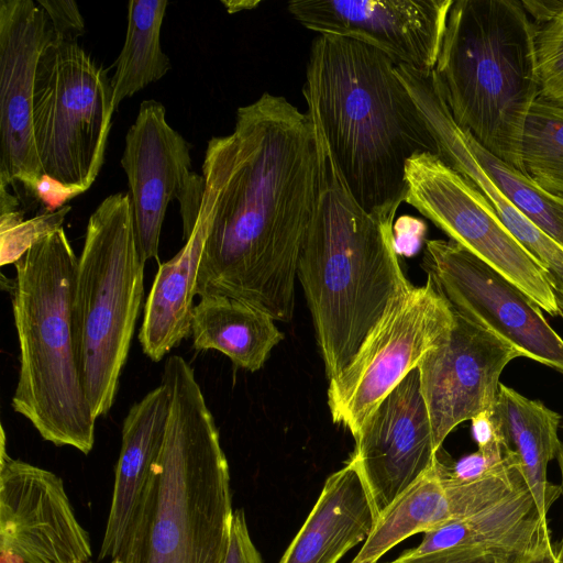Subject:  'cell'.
<instances>
[{
  "label": "cell",
  "mask_w": 563,
  "mask_h": 563,
  "mask_svg": "<svg viewBox=\"0 0 563 563\" xmlns=\"http://www.w3.org/2000/svg\"><path fill=\"white\" fill-rule=\"evenodd\" d=\"M454 309L428 277L406 283L389 300L350 364L329 380L332 421L353 438L384 398L440 342Z\"/></svg>",
  "instance_id": "9"
},
{
  "label": "cell",
  "mask_w": 563,
  "mask_h": 563,
  "mask_svg": "<svg viewBox=\"0 0 563 563\" xmlns=\"http://www.w3.org/2000/svg\"><path fill=\"white\" fill-rule=\"evenodd\" d=\"M520 356L514 345L454 309L451 325L417 367L438 451L459 424L493 409L503 371Z\"/></svg>",
  "instance_id": "13"
},
{
  "label": "cell",
  "mask_w": 563,
  "mask_h": 563,
  "mask_svg": "<svg viewBox=\"0 0 563 563\" xmlns=\"http://www.w3.org/2000/svg\"><path fill=\"white\" fill-rule=\"evenodd\" d=\"M540 98L563 107V4L548 21L536 25Z\"/></svg>",
  "instance_id": "28"
},
{
  "label": "cell",
  "mask_w": 563,
  "mask_h": 563,
  "mask_svg": "<svg viewBox=\"0 0 563 563\" xmlns=\"http://www.w3.org/2000/svg\"><path fill=\"white\" fill-rule=\"evenodd\" d=\"M307 111L316 129L318 187L297 278L330 380L350 364L391 297L409 280L398 260L394 221L357 203L314 112Z\"/></svg>",
  "instance_id": "3"
},
{
  "label": "cell",
  "mask_w": 563,
  "mask_h": 563,
  "mask_svg": "<svg viewBox=\"0 0 563 563\" xmlns=\"http://www.w3.org/2000/svg\"><path fill=\"white\" fill-rule=\"evenodd\" d=\"M454 0H294L290 15L318 35L367 44L397 65L433 70Z\"/></svg>",
  "instance_id": "14"
},
{
  "label": "cell",
  "mask_w": 563,
  "mask_h": 563,
  "mask_svg": "<svg viewBox=\"0 0 563 563\" xmlns=\"http://www.w3.org/2000/svg\"><path fill=\"white\" fill-rule=\"evenodd\" d=\"M168 1L131 0L123 47L111 78L113 106L132 97L170 69V60L161 46V29Z\"/></svg>",
  "instance_id": "25"
},
{
  "label": "cell",
  "mask_w": 563,
  "mask_h": 563,
  "mask_svg": "<svg viewBox=\"0 0 563 563\" xmlns=\"http://www.w3.org/2000/svg\"><path fill=\"white\" fill-rule=\"evenodd\" d=\"M126 174L134 230L144 262L158 261L159 238L169 202L194 176L190 144L166 120L165 107L144 100L128 130L121 157Z\"/></svg>",
  "instance_id": "17"
},
{
  "label": "cell",
  "mask_w": 563,
  "mask_h": 563,
  "mask_svg": "<svg viewBox=\"0 0 563 563\" xmlns=\"http://www.w3.org/2000/svg\"><path fill=\"white\" fill-rule=\"evenodd\" d=\"M396 65L362 42L318 35L302 89L350 192L385 221H395L405 202L407 162L438 153Z\"/></svg>",
  "instance_id": "2"
},
{
  "label": "cell",
  "mask_w": 563,
  "mask_h": 563,
  "mask_svg": "<svg viewBox=\"0 0 563 563\" xmlns=\"http://www.w3.org/2000/svg\"><path fill=\"white\" fill-rule=\"evenodd\" d=\"M115 111L111 79L77 43L52 34L36 67L33 135L44 175L80 194L104 162Z\"/></svg>",
  "instance_id": "8"
},
{
  "label": "cell",
  "mask_w": 563,
  "mask_h": 563,
  "mask_svg": "<svg viewBox=\"0 0 563 563\" xmlns=\"http://www.w3.org/2000/svg\"><path fill=\"white\" fill-rule=\"evenodd\" d=\"M522 161L527 176L563 197V107L539 97L527 121Z\"/></svg>",
  "instance_id": "26"
},
{
  "label": "cell",
  "mask_w": 563,
  "mask_h": 563,
  "mask_svg": "<svg viewBox=\"0 0 563 563\" xmlns=\"http://www.w3.org/2000/svg\"><path fill=\"white\" fill-rule=\"evenodd\" d=\"M275 321L268 313L239 299L205 296L192 310V343L199 351H219L235 366L256 372L284 340Z\"/></svg>",
  "instance_id": "24"
},
{
  "label": "cell",
  "mask_w": 563,
  "mask_h": 563,
  "mask_svg": "<svg viewBox=\"0 0 563 563\" xmlns=\"http://www.w3.org/2000/svg\"><path fill=\"white\" fill-rule=\"evenodd\" d=\"M91 554L63 479L11 457L1 426L0 563H88Z\"/></svg>",
  "instance_id": "12"
},
{
  "label": "cell",
  "mask_w": 563,
  "mask_h": 563,
  "mask_svg": "<svg viewBox=\"0 0 563 563\" xmlns=\"http://www.w3.org/2000/svg\"><path fill=\"white\" fill-rule=\"evenodd\" d=\"M377 520L366 485L349 460L327 478L279 563H338L366 541Z\"/></svg>",
  "instance_id": "21"
},
{
  "label": "cell",
  "mask_w": 563,
  "mask_h": 563,
  "mask_svg": "<svg viewBox=\"0 0 563 563\" xmlns=\"http://www.w3.org/2000/svg\"><path fill=\"white\" fill-rule=\"evenodd\" d=\"M354 441L350 461L364 481L379 517L437 459L417 368L376 407Z\"/></svg>",
  "instance_id": "16"
},
{
  "label": "cell",
  "mask_w": 563,
  "mask_h": 563,
  "mask_svg": "<svg viewBox=\"0 0 563 563\" xmlns=\"http://www.w3.org/2000/svg\"><path fill=\"white\" fill-rule=\"evenodd\" d=\"M10 295L20 350L13 410L57 446L88 454L96 418L79 366L74 300L78 258L63 228L14 264Z\"/></svg>",
  "instance_id": "6"
},
{
  "label": "cell",
  "mask_w": 563,
  "mask_h": 563,
  "mask_svg": "<svg viewBox=\"0 0 563 563\" xmlns=\"http://www.w3.org/2000/svg\"><path fill=\"white\" fill-rule=\"evenodd\" d=\"M111 563H123V562H121V561H119V560H114V561H112Z\"/></svg>",
  "instance_id": "37"
},
{
  "label": "cell",
  "mask_w": 563,
  "mask_h": 563,
  "mask_svg": "<svg viewBox=\"0 0 563 563\" xmlns=\"http://www.w3.org/2000/svg\"><path fill=\"white\" fill-rule=\"evenodd\" d=\"M46 13L52 31L58 38L77 40L85 32L84 18L75 1L37 0Z\"/></svg>",
  "instance_id": "29"
},
{
  "label": "cell",
  "mask_w": 563,
  "mask_h": 563,
  "mask_svg": "<svg viewBox=\"0 0 563 563\" xmlns=\"http://www.w3.org/2000/svg\"><path fill=\"white\" fill-rule=\"evenodd\" d=\"M406 181L405 202L511 280L547 313L559 316L544 272L474 185L431 153L407 162Z\"/></svg>",
  "instance_id": "10"
},
{
  "label": "cell",
  "mask_w": 563,
  "mask_h": 563,
  "mask_svg": "<svg viewBox=\"0 0 563 563\" xmlns=\"http://www.w3.org/2000/svg\"><path fill=\"white\" fill-rule=\"evenodd\" d=\"M69 205L24 220L18 202L0 205V264H15L36 242L63 228Z\"/></svg>",
  "instance_id": "27"
},
{
  "label": "cell",
  "mask_w": 563,
  "mask_h": 563,
  "mask_svg": "<svg viewBox=\"0 0 563 563\" xmlns=\"http://www.w3.org/2000/svg\"><path fill=\"white\" fill-rule=\"evenodd\" d=\"M516 560L479 549H446L416 556L400 555L390 563H514Z\"/></svg>",
  "instance_id": "30"
},
{
  "label": "cell",
  "mask_w": 563,
  "mask_h": 563,
  "mask_svg": "<svg viewBox=\"0 0 563 563\" xmlns=\"http://www.w3.org/2000/svg\"><path fill=\"white\" fill-rule=\"evenodd\" d=\"M559 316H561L563 318V309H560Z\"/></svg>",
  "instance_id": "38"
},
{
  "label": "cell",
  "mask_w": 563,
  "mask_h": 563,
  "mask_svg": "<svg viewBox=\"0 0 563 563\" xmlns=\"http://www.w3.org/2000/svg\"><path fill=\"white\" fill-rule=\"evenodd\" d=\"M556 461H558V464H559L560 477H561V483H560L561 490H562L561 497H563V443H562L561 449L559 451V454L556 456ZM556 545H558V550H559V554H560L561 561L563 563V534H562V538H561L560 542Z\"/></svg>",
  "instance_id": "36"
},
{
  "label": "cell",
  "mask_w": 563,
  "mask_h": 563,
  "mask_svg": "<svg viewBox=\"0 0 563 563\" xmlns=\"http://www.w3.org/2000/svg\"><path fill=\"white\" fill-rule=\"evenodd\" d=\"M549 523L536 509L527 487L466 518L423 533L421 543L402 555L464 548L518 560L551 541Z\"/></svg>",
  "instance_id": "22"
},
{
  "label": "cell",
  "mask_w": 563,
  "mask_h": 563,
  "mask_svg": "<svg viewBox=\"0 0 563 563\" xmlns=\"http://www.w3.org/2000/svg\"><path fill=\"white\" fill-rule=\"evenodd\" d=\"M195 294L227 296L276 321L295 311V280L318 187L316 129L285 97L236 110Z\"/></svg>",
  "instance_id": "1"
},
{
  "label": "cell",
  "mask_w": 563,
  "mask_h": 563,
  "mask_svg": "<svg viewBox=\"0 0 563 563\" xmlns=\"http://www.w3.org/2000/svg\"><path fill=\"white\" fill-rule=\"evenodd\" d=\"M223 563H264L252 541L242 509L233 511Z\"/></svg>",
  "instance_id": "31"
},
{
  "label": "cell",
  "mask_w": 563,
  "mask_h": 563,
  "mask_svg": "<svg viewBox=\"0 0 563 563\" xmlns=\"http://www.w3.org/2000/svg\"><path fill=\"white\" fill-rule=\"evenodd\" d=\"M514 563H562L558 545L549 541L539 549L516 560Z\"/></svg>",
  "instance_id": "34"
},
{
  "label": "cell",
  "mask_w": 563,
  "mask_h": 563,
  "mask_svg": "<svg viewBox=\"0 0 563 563\" xmlns=\"http://www.w3.org/2000/svg\"><path fill=\"white\" fill-rule=\"evenodd\" d=\"M53 34L32 0H0V185L34 194L44 176L33 135L36 67Z\"/></svg>",
  "instance_id": "15"
},
{
  "label": "cell",
  "mask_w": 563,
  "mask_h": 563,
  "mask_svg": "<svg viewBox=\"0 0 563 563\" xmlns=\"http://www.w3.org/2000/svg\"><path fill=\"white\" fill-rule=\"evenodd\" d=\"M221 3L225 7L229 13H235L242 10H250L256 7L258 1H249V0H239V1H225L222 0Z\"/></svg>",
  "instance_id": "35"
},
{
  "label": "cell",
  "mask_w": 563,
  "mask_h": 563,
  "mask_svg": "<svg viewBox=\"0 0 563 563\" xmlns=\"http://www.w3.org/2000/svg\"><path fill=\"white\" fill-rule=\"evenodd\" d=\"M227 146V136L209 140L202 165L206 189L197 223L181 250L159 264L146 299L139 341L154 362L191 334L197 275L223 180Z\"/></svg>",
  "instance_id": "19"
},
{
  "label": "cell",
  "mask_w": 563,
  "mask_h": 563,
  "mask_svg": "<svg viewBox=\"0 0 563 563\" xmlns=\"http://www.w3.org/2000/svg\"><path fill=\"white\" fill-rule=\"evenodd\" d=\"M471 421L472 433L477 443V448L487 446L501 439L494 421L492 410L478 413Z\"/></svg>",
  "instance_id": "32"
},
{
  "label": "cell",
  "mask_w": 563,
  "mask_h": 563,
  "mask_svg": "<svg viewBox=\"0 0 563 563\" xmlns=\"http://www.w3.org/2000/svg\"><path fill=\"white\" fill-rule=\"evenodd\" d=\"M492 413L499 434L518 457L539 517L548 522L552 506L562 495L561 486L548 478V466L556 460L563 443L558 434L562 417L504 384Z\"/></svg>",
  "instance_id": "23"
},
{
  "label": "cell",
  "mask_w": 563,
  "mask_h": 563,
  "mask_svg": "<svg viewBox=\"0 0 563 563\" xmlns=\"http://www.w3.org/2000/svg\"><path fill=\"white\" fill-rule=\"evenodd\" d=\"M169 408V390L162 383L135 402L124 419L99 560H117L126 543L163 445Z\"/></svg>",
  "instance_id": "20"
},
{
  "label": "cell",
  "mask_w": 563,
  "mask_h": 563,
  "mask_svg": "<svg viewBox=\"0 0 563 563\" xmlns=\"http://www.w3.org/2000/svg\"><path fill=\"white\" fill-rule=\"evenodd\" d=\"M523 9L534 25L551 19L562 7L563 0H527L521 1Z\"/></svg>",
  "instance_id": "33"
},
{
  "label": "cell",
  "mask_w": 563,
  "mask_h": 563,
  "mask_svg": "<svg viewBox=\"0 0 563 563\" xmlns=\"http://www.w3.org/2000/svg\"><path fill=\"white\" fill-rule=\"evenodd\" d=\"M422 265L461 314L514 345L523 357L563 374V339L523 290L452 240H429Z\"/></svg>",
  "instance_id": "11"
},
{
  "label": "cell",
  "mask_w": 563,
  "mask_h": 563,
  "mask_svg": "<svg viewBox=\"0 0 563 563\" xmlns=\"http://www.w3.org/2000/svg\"><path fill=\"white\" fill-rule=\"evenodd\" d=\"M433 71L455 123L527 175L522 144L540 78L536 25L521 1H454Z\"/></svg>",
  "instance_id": "5"
},
{
  "label": "cell",
  "mask_w": 563,
  "mask_h": 563,
  "mask_svg": "<svg viewBox=\"0 0 563 563\" xmlns=\"http://www.w3.org/2000/svg\"><path fill=\"white\" fill-rule=\"evenodd\" d=\"M144 264L130 195L112 194L88 220L74 300L81 379L96 419L117 396L144 296Z\"/></svg>",
  "instance_id": "7"
},
{
  "label": "cell",
  "mask_w": 563,
  "mask_h": 563,
  "mask_svg": "<svg viewBox=\"0 0 563 563\" xmlns=\"http://www.w3.org/2000/svg\"><path fill=\"white\" fill-rule=\"evenodd\" d=\"M170 408L123 563H223L233 516L228 460L191 366L166 360Z\"/></svg>",
  "instance_id": "4"
},
{
  "label": "cell",
  "mask_w": 563,
  "mask_h": 563,
  "mask_svg": "<svg viewBox=\"0 0 563 563\" xmlns=\"http://www.w3.org/2000/svg\"><path fill=\"white\" fill-rule=\"evenodd\" d=\"M522 487V477L514 468L477 481L457 479L439 451L433 465L379 515L350 563H377L408 537L472 516Z\"/></svg>",
  "instance_id": "18"
}]
</instances>
